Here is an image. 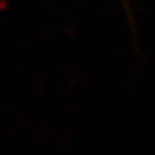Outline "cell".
Listing matches in <instances>:
<instances>
[{"instance_id":"1","label":"cell","mask_w":155,"mask_h":155,"mask_svg":"<svg viewBox=\"0 0 155 155\" xmlns=\"http://www.w3.org/2000/svg\"><path fill=\"white\" fill-rule=\"evenodd\" d=\"M120 3H122V5L125 11V14H127V17L129 19V23L130 25H133V16H132V8H130V4H129V0H120Z\"/></svg>"}]
</instances>
